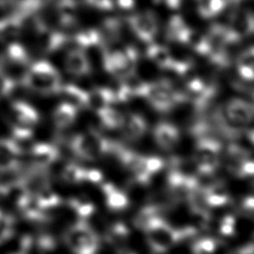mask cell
Masks as SVG:
<instances>
[{"label": "cell", "mask_w": 254, "mask_h": 254, "mask_svg": "<svg viewBox=\"0 0 254 254\" xmlns=\"http://www.w3.org/2000/svg\"><path fill=\"white\" fill-rule=\"evenodd\" d=\"M234 39L239 42L254 33V13L249 10L237 9L226 25Z\"/></svg>", "instance_id": "30bf717a"}, {"label": "cell", "mask_w": 254, "mask_h": 254, "mask_svg": "<svg viewBox=\"0 0 254 254\" xmlns=\"http://www.w3.org/2000/svg\"><path fill=\"white\" fill-rule=\"evenodd\" d=\"M97 114L102 125L110 129L119 128L124 118V114L119 112L117 109L111 107L110 104L99 107L97 109Z\"/></svg>", "instance_id": "44dd1931"}, {"label": "cell", "mask_w": 254, "mask_h": 254, "mask_svg": "<svg viewBox=\"0 0 254 254\" xmlns=\"http://www.w3.org/2000/svg\"><path fill=\"white\" fill-rule=\"evenodd\" d=\"M13 234V218L0 210V243L4 242Z\"/></svg>", "instance_id": "d4e9b609"}, {"label": "cell", "mask_w": 254, "mask_h": 254, "mask_svg": "<svg viewBox=\"0 0 254 254\" xmlns=\"http://www.w3.org/2000/svg\"><path fill=\"white\" fill-rule=\"evenodd\" d=\"M123 26L118 18H111L105 22V31L111 41H118L121 38Z\"/></svg>", "instance_id": "cb8c5ba5"}, {"label": "cell", "mask_w": 254, "mask_h": 254, "mask_svg": "<svg viewBox=\"0 0 254 254\" xmlns=\"http://www.w3.org/2000/svg\"><path fill=\"white\" fill-rule=\"evenodd\" d=\"M155 3H164L168 8L172 9V10H177L179 9L184 0H153Z\"/></svg>", "instance_id": "4316f807"}, {"label": "cell", "mask_w": 254, "mask_h": 254, "mask_svg": "<svg viewBox=\"0 0 254 254\" xmlns=\"http://www.w3.org/2000/svg\"><path fill=\"white\" fill-rule=\"evenodd\" d=\"M153 136L156 144L163 150L175 148L181 138L180 130L177 126L169 122L158 123L153 130Z\"/></svg>", "instance_id": "7c38bea8"}, {"label": "cell", "mask_w": 254, "mask_h": 254, "mask_svg": "<svg viewBox=\"0 0 254 254\" xmlns=\"http://www.w3.org/2000/svg\"><path fill=\"white\" fill-rule=\"evenodd\" d=\"M76 110L77 108L71 103H63L59 105L53 115L55 125L61 129L71 125L76 118Z\"/></svg>", "instance_id": "d6986e66"}, {"label": "cell", "mask_w": 254, "mask_h": 254, "mask_svg": "<svg viewBox=\"0 0 254 254\" xmlns=\"http://www.w3.org/2000/svg\"><path fill=\"white\" fill-rule=\"evenodd\" d=\"M86 170L75 165V164H68L63 171V178L67 183L76 184L85 181Z\"/></svg>", "instance_id": "7402d4cb"}, {"label": "cell", "mask_w": 254, "mask_h": 254, "mask_svg": "<svg viewBox=\"0 0 254 254\" xmlns=\"http://www.w3.org/2000/svg\"><path fill=\"white\" fill-rule=\"evenodd\" d=\"M92 4L103 10H111L113 8L112 0H90Z\"/></svg>", "instance_id": "83f0119b"}, {"label": "cell", "mask_w": 254, "mask_h": 254, "mask_svg": "<svg viewBox=\"0 0 254 254\" xmlns=\"http://www.w3.org/2000/svg\"><path fill=\"white\" fill-rule=\"evenodd\" d=\"M136 4V0H117V5L121 9L129 10L132 9Z\"/></svg>", "instance_id": "f1b7e54d"}, {"label": "cell", "mask_w": 254, "mask_h": 254, "mask_svg": "<svg viewBox=\"0 0 254 254\" xmlns=\"http://www.w3.org/2000/svg\"><path fill=\"white\" fill-rule=\"evenodd\" d=\"M195 4L198 14L205 19L217 16L229 5L228 0H195Z\"/></svg>", "instance_id": "ffe728a7"}, {"label": "cell", "mask_w": 254, "mask_h": 254, "mask_svg": "<svg viewBox=\"0 0 254 254\" xmlns=\"http://www.w3.org/2000/svg\"><path fill=\"white\" fill-rule=\"evenodd\" d=\"M21 149L15 141L0 139V172L16 169Z\"/></svg>", "instance_id": "5bb4252c"}, {"label": "cell", "mask_w": 254, "mask_h": 254, "mask_svg": "<svg viewBox=\"0 0 254 254\" xmlns=\"http://www.w3.org/2000/svg\"><path fill=\"white\" fill-rule=\"evenodd\" d=\"M72 152L84 160H95L110 152L111 143L95 131H87L75 135L70 143Z\"/></svg>", "instance_id": "5b68a950"}, {"label": "cell", "mask_w": 254, "mask_h": 254, "mask_svg": "<svg viewBox=\"0 0 254 254\" xmlns=\"http://www.w3.org/2000/svg\"><path fill=\"white\" fill-rule=\"evenodd\" d=\"M226 126L235 134L238 127L247 126L254 122V103L242 98H232L227 101L220 114Z\"/></svg>", "instance_id": "52a82bcc"}, {"label": "cell", "mask_w": 254, "mask_h": 254, "mask_svg": "<svg viewBox=\"0 0 254 254\" xmlns=\"http://www.w3.org/2000/svg\"><path fill=\"white\" fill-rule=\"evenodd\" d=\"M221 145L213 137L198 138L193 154V162L197 172L209 175L215 171L220 163Z\"/></svg>", "instance_id": "8992f818"}, {"label": "cell", "mask_w": 254, "mask_h": 254, "mask_svg": "<svg viewBox=\"0 0 254 254\" xmlns=\"http://www.w3.org/2000/svg\"><path fill=\"white\" fill-rule=\"evenodd\" d=\"M193 34L194 32L180 15H174L168 21L166 27L168 40L182 45H189Z\"/></svg>", "instance_id": "8fae6325"}, {"label": "cell", "mask_w": 254, "mask_h": 254, "mask_svg": "<svg viewBox=\"0 0 254 254\" xmlns=\"http://www.w3.org/2000/svg\"><path fill=\"white\" fill-rule=\"evenodd\" d=\"M127 24L140 41L152 43L159 32V18L152 10L136 12L127 18Z\"/></svg>", "instance_id": "9c48e42d"}, {"label": "cell", "mask_w": 254, "mask_h": 254, "mask_svg": "<svg viewBox=\"0 0 254 254\" xmlns=\"http://www.w3.org/2000/svg\"><path fill=\"white\" fill-rule=\"evenodd\" d=\"M102 190L106 204L109 208L113 210H121L128 205V197L126 193L112 184H103Z\"/></svg>", "instance_id": "2e32d148"}, {"label": "cell", "mask_w": 254, "mask_h": 254, "mask_svg": "<svg viewBox=\"0 0 254 254\" xmlns=\"http://www.w3.org/2000/svg\"><path fill=\"white\" fill-rule=\"evenodd\" d=\"M119 129L122 135L131 141L140 139L147 131V122L144 117L136 113H129L124 115L123 121Z\"/></svg>", "instance_id": "4fadbf2b"}, {"label": "cell", "mask_w": 254, "mask_h": 254, "mask_svg": "<svg viewBox=\"0 0 254 254\" xmlns=\"http://www.w3.org/2000/svg\"><path fill=\"white\" fill-rule=\"evenodd\" d=\"M59 157L58 149L47 143H38L33 146L31 151V158L33 164L38 168H45L54 163Z\"/></svg>", "instance_id": "9a60e30c"}, {"label": "cell", "mask_w": 254, "mask_h": 254, "mask_svg": "<svg viewBox=\"0 0 254 254\" xmlns=\"http://www.w3.org/2000/svg\"><path fill=\"white\" fill-rule=\"evenodd\" d=\"M12 131L19 140H26L32 136L33 129L39 121L37 111L23 102H16L12 106Z\"/></svg>", "instance_id": "ba28073f"}, {"label": "cell", "mask_w": 254, "mask_h": 254, "mask_svg": "<svg viewBox=\"0 0 254 254\" xmlns=\"http://www.w3.org/2000/svg\"><path fill=\"white\" fill-rule=\"evenodd\" d=\"M14 254H27V253H25V252H23V251H20V252H16V253H14Z\"/></svg>", "instance_id": "f546056e"}, {"label": "cell", "mask_w": 254, "mask_h": 254, "mask_svg": "<svg viewBox=\"0 0 254 254\" xmlns=\"http://www.w3.org/2000/svg\"><path fill=\"white\" fill-rule=\"evenodd\" d=\"M217 242L211 237H201L196 240L191 248L192 254H215Z\"/></svg>", "instance_id": "603a6c76"}, {"label": "cell", "mask_w": 254, "mask_h": 254, "mask_svg": "<svg viewBox=\"0 0 254 254\" xmlns=\"http://www.w3.org/2000/svg\"><path fill=\"white\" fill-rule=\"evenodd\" d=\"M64 241L73 254H94L99 246L98 235L84 221L71 225L65 231Z\"/></svg>", "instance_id": "277c9868"}, {"label": "cell", "mask_w": 254, "mask_h": 254, "mask_svg": "<svg viewBox=\"0 0 254 254\" xmlns=\"http://www.w3.org/2000/svg\"><path fill=\"white\" fill-rule=\"evenodd\" d=\"M146 54L148 59L157 66L163 69H169L173 61V56L165 46L157 45L152 42L150 43Z\"/></svg>", "instance_id": "e0dca14e"}, {"label": "cell", "mask_w": 254, "mask_h": 254, "mask_svg": "<svg viewBox=\"0 0 254 254\" xmlns=\"http://www.w3.org/2000/svg\"><path fill=\"white\" fill-rule=\"evenodd\" d=\"M139 53L132 46L107 52L104 56V66L108 72L119 79H126L135 73Z\"/></svg>", "instance_id": "3957f363"}, {"label": "cell", "mask_w": 254, "mask_h": 254, "mask_svg": "<svg viewBox=\"0 0 254 254\" xmlns=\"http://www.w3.org/2000/svg\"><path fill=\"white\" fill-rule=\"evenodd\" d=\"M141 96L145 97L154 109L161 112L170 111L187 100L186 93L176 89L172 82L167 79L145 82Z\"/></svg>", "instance_id": "7a4b0ae2"}, {"label": "cell", "mask_w": 254, "mask_h": 254, "mask_svg": "<svg viewBox=\"0 0 254 254\" xmlns=\"http://www.w3.org/2000/svg\"><path fill=\"white\" fill-rule=\"evenodd\" d=\"M238 74L245 80H254V46L249 47L237 58Z\"/></svg>", "instance_id": "ac0fdd59"}, {"label": "cell", "mask_w": 254, "mask_h": 254, "mask_svg": "<svg viewBox=\"0 0 254 254\" xmlns=\"http://www.w3.org/2000/svg\"><path fill=\"white\" fill-rule=\"evenodd\" d=\"M70 205L74 208L76 213L78 215H80L81 217H87L94 210V207H93V205L91 203L81 202V201H79L77 199H71L70 200Z\"/></svg>", "instance_id": "484cf974"}, {"label": "cell", "mask_w": 254, "mask_h": 254, "mask_svg": "<svg viewBox=\"0 0 254 254\" xmlns=\"http://www.w3.org/2000/svg\"><path fill=\"white\" fill-rule=\"evenodd\" d=\"M150 249L156 254H162L176 243L193 233L192 229H177L161 216L151 221L143 228Z\"/></svg>", "instance_id": "6da1fadb"}]
</instances>
